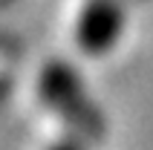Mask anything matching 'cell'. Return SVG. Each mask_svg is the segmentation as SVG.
Masks as SVG:
<instances>
[{
	"instance_id": "cell-1",
	"label": "cell",
	"mask_w": 153,
	"mask_h": 150,
	"mask_svg": "<svg viewBox=\"0 0 153 150\" xmlns=\"http://www.w3.org/2000/svg\"><path fill=\"white\" fill-rule=\"evenodd\" d=\"M38 95L81 142L98 144L107 136V118L90 98L84 78L67 61H49L38 75Z\"/></svg>"
},
{
	"instance_id": "cell-2",
	"label": "cell",
	"mask_w": 153,
	"mask_h": 150,
	"mask_svg": "<svg viewBox=\"0 0 153 150\" xmlns=\"http://www.w3.org/2000/svg\"><path fill=\"white\" fill-rule=\"evenodd\" d=\"M124 35L121 0H87L75 23V43L90 58H101L116 49Z\"/></svg>"
},
{
	"instance_id": "cell-3",
	"label": "cell",
	"mask_w": 153,
	"mask_h": 150,
	"mask_svg": "<svg viewBox=\"0 0 153 150\" xmlns=\"http://www.w3.org/2000/svg\"><path fill=\"white\" fill-rule=\"evenodd\" d=\"M46 150H84L81 147V139H72V136H69V139H61V142H55V144H49V147Z\"/></svg>"
}]
</instances>
